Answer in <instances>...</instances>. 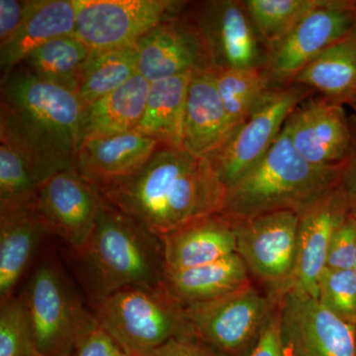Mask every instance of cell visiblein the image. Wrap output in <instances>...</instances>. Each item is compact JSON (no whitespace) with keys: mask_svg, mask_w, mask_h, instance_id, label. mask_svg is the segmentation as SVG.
Wrapping results in <instances>:
<instances>
[{"mask_svg":"<svg viewBox=\"0 0 356 356\" xmlns=\"http://www.w3.org/2000/svg\"><path fill=\"white\" fill-rule=\"evenodd\" d=\"M318 299L339 318L356 325L355 270L325 267L318 280Z\"/></svg>","mask_w":356,"mask_h":356,"instance_id":"cell-33","label":"cell"},{"mask_svg":"<svg viewBox=\"0 0 356 356\" xmlns=\"http://www.w3.org/2000/svg\"><path fill=\"white\" fill-rule=\"evenodd\" d=\"M248 356H289L281 337L278 307L270 324Z\"/></svg>","mask_w":356,"mask_h":356,"instance_id":"cell-39","label":"cell"},{"mask_svg":"<svg viewBox=\"0 0 356 356\" xmlns=\"http://www.w3.org/2000/svg\"><path fill=\"white\" fill-rule=\"evenodd\" d=\"M149 84L138 72L120 88L86 105L81 142L135 130L146 108Z\"/></svg>","mask_w":356,"mask_h":356,"instance_id":"cell-24","label":"cell"},{"mask_svg":"<svg viewBox=\"0 0 356 356\" xmlns=\"http://www.w3.org/2000/svg\"><path fill=\"white\" fill-rule=\"evenodd\" d=\"M83 113L74 91L43 81L23 65L1 79L0 143L22 156L41 184L74 168Z\"/></svg>","mask_w":356,"mask_h":356,"instance_id":"cell-2","label":"cell"},{"mask_svg":"<svg viewBox=\"0 0 356 356\" xmlns=\"http://www.w3.org/2000/svg\"><path fill=\"white\" fill-rule=\"evenodd\" d=\"M339 165H312L283 129L273 147L225 191L221 214L231 222L278 212L299 214L337 184Z\"/></svg>","mask_w":356,"mask_h":356,"instance_id":"cell-4","label":"cell"},{"mask_svg":"<svg viewBox=\"0 0 356 356\" xmlns=\"http://www.w3.org/2000/svg\"><path fill=\"white\" fill-rule=\"evenodd\" d=\"M137 49L138 72L149 83L213 69L207 42L191 10L159 23Z\"/></svg>","mask_w":356,"mask_h":356,"instance_id":"cell-14","label":"cell"},{"mask_svg":"<svg viewBox=\"0 0 356 356\" xmlns=\"http://www.w3.org/2000/svg\"><path fill=\"white\" fill-rule=\"evenodd\" d=\"M350 216L339 180L299 213L294 269L277 297L286 292H296L318 299V280L327 264L332 235Z\"/></svg>","mask_w":356,"mask_h":356,"instance_id":"cell-16","label":"cell"},{"mask_svg":"<svg viewBox=\"0 0 356 356\" xmlns=\"http://www.w3.org/2000/svg\"><path fill=\"white\" fill-rule=\"evenodd\" d=\"M40 185L22 156L0 143V208L34 204Z\"/></svg>","mask_w":356,"mask_h":356,"instance_id":"cell-31","label":"cell"},{"mask_svg":"<svg viewBox=\"0 0 356 356\" xmlns=\"http://www.w3.org/2000/svg\"><path fill=\"white\" fill-rule=\"evenodd\" d=\"M250 274L242 257L235 252L204 266L165 269L161 288L185 308L219 298L250 284Z\"/></svg>","mask_w":356,"mask_h":356,"instance_id":"cell-23","label":"cell"},{"mask_svg":"<svg viewBox=\"0 0 356 356\" xmlns=\"http://www.w3.org/2000/svg\"><path fill=\"white\" fill-rule=\"evenodd\" d=\"M72 356H128L102 327L90 332L79 344Z\"/></svg>","mask_w":356,"mask_h":356,"instance_id":"cell-37","label":"cell"},{"mask_svg":"<svg viewBox=\"0 0 356 356\" xmlns=\"http://www.w3.org/2000/svg\"><path fill=\"white\" fill-rule=\"evenodd\" d=\"M202 30L214 69H264L268 50L243 1L210 0L191 10Z\"/></svg>","mask_w":356,"mask_h":356,"instance_id":"cell-15","label":"cell"},{"mask_svg":"<svg viewBox=\"0 0 356 356\" xmlns=\"http://www.w3.org/2000/svg\"><path fill=\"white\" fill-rule=\"evenodd\" d=\"M353 124V142L350 152L339 165V184L343 189L350 216L356 218V117Z\"/></svg>","mask_w":356,"mask_h":356,"instance_id":"cell-36","label":"cell"},{"mask_svg":"<svg viewBox=\"0 0 356 356\" xmlns=\"http://www.w3.org/2000/svg\"><path fill=\"white\" fill-rule=\"evenodd\" d=\"M192 74L151 83L146 108L135 131L158 140L161 146L182 147L185 106Z\"/></svg>","mask_w":356,"mask_h":356,"instance_id":"cell-25","label":"cell"},{"mask_svg":"<svg viewBox=\"0 0 356 356\" xmlns=\"http://www.w3.org/2000/svg\"><path fill=\"white\" fill-rule=\"evenodd\" d=\"M218 92L212 69L192 74L185 106L182 147L207 158L234 131Z\"/></svg>","mask_w":356,"mask_h":356,"instance_id":"cell-20","label":"cell"},{"mask_svg":"<svg viewBox=\"0 0 356 356\" xmlns=\"http://www.w3.org/2000/svg\"><path fill=\"white\" fill-rule=\"evenodd\" d=\"M74 257L90 301L123 288L158 289L165 271L161 238L103 196L92 235Z\"/></svg>","mask_w":356,"mask_h":356,"instance_id":"cell-3","label":"cell"},{"mask_svg":"<svg viewBox=\"0 0 356 356\" xmlns=\"http://www.w3.org/2000/svg\"><path fill=\"white\" fill-rule=\"evenodd\" d=\"M152 356H224L196 337H173Z\"/></svg>","mask_w":356,"mask_h":356,"instance_id":"cell-38","label":"cell"},{"mask_svg":"<svg viewBox=\"0 0 356 356\" xmlns=\"http://www.w3.org/2000/svg\"><path fill=\"white\" fill-rule=\"evenodd\" d=\"M313 91L292 84L274 88L247 120L207 156L225 188L254 166L280 137L288 117Z\"/></svg>","mask_w":356,"mask_h":356,"instance_id":"cell-8","label":"cell"},{"mask_svg":"<svg viewBox=\"0 0 356 356\" xmlns=\"http://www.w3.org/2000/svg\"><path fill=\"white\" fill-rule=\"evenodd\" d=\"M165 269L204 266L236 252L233 222L221 213L198 218L161 236Z\"/></svg>","mask_w":356,"mask_h":356,"instance_id":"cell-19","label":"cell"},{"mask_svg":"<svg viewBox=\"0 0 356 356\" xmlns=\"http://www.w3.org/2000/svg\"><path fill=\"white\" fill-rule=\"evenodd\" d=\"M355 252L356 218L350 216L332 235L325 267L332 269H353Z\"/></svg>","mask_w":356,"mask_h":356,"instance_id":"cell-34","label":"cell"},{"mask_svg":"<svg viewBox=\"0 0 356 356\" xmlns=\"http://www.w3.org/2000/svg\"><path fill=\"white\" fill-rule=\"evenodd\" d=\"M280 334L289 356H356V325L318 299L296 292L276 298Z\"/></svg>","mask_w":356,"mask_h":356,"instance_id":"cell-12","label":"cell"},{"mask_svg":"<svg viewBox=\"0 0 356 356\" xmlns=\"http://www.w3.org/2000/svg\"><path fill=\"white\" fill-rule=\"evenodd\" d=\"M37 350L42 356H72L79 344L99 327L60 266L40 264L22 294Z\"/></svg>","mask_w":356,"mask_h":356,"instance_id":"cell-6","label":"cell"},{"mask_svg":"<svg viewBox=\"0 0 356 356\" xmlns=\"http://www.w3.org/2000/svg\"><path fill=\"white\" fill-rule=\"evenodd\" d=\"M351 32L355 33V34H356V10H355V23H353V30H351Z\"/></svg>","mask_w":356,"mask_h":356,"instance_id":"cell-41","label":"cell"},{"mask_svg":"<svg viewBox=\"0 0 356 356\" xmlns=\"http://www.w3.org/2000/svg\"><path fill=\"white\" fill-rule=\"evenodd\" d=\"M137 74V44L92 51L81 72L76 95L86 106L120 88Z\"/></svg>","mask_w":356,"mask_h":356,"instance_id":"cell-28","label":"cell"},{"mask_svg":"<svg viewBox=\"0 0 356 356\" xmlns=\"http://www.w3.org/2000/svg\"><path fill=\"white\" fill-rule=\"evenodd\" d=\"M356 1L321 0L268 51L264 67L273 88L292 86L307 65L350 34Z\"/></svg>","mask_w":356,"mask_h":356,"instance_id":"cell-9","label":"cell"},{"mask_svg":"<svg viewBox=\"0 0 356 356\" xmlns=\"http://www.w3.org/2000/svg\"><path fill=\"white\" fill-rule=\"evenodd\" d=\"M91 53L92 50L76 35H67L40 47L20 65L43 81L76 93L81 72Z\"/></svg>","mask_w":356,"mask_h":356,"instance_id":"cell-27","label":"cell"},{"mask_svg":"<svg viewBox=\"0 0 356 356\" xmlns=\"http://www.w3.org/2000/svg\"><path fill=\"white\" fill-rule=\"evenodd\" d=\"M293 84L346 104L356 89V34L332 44L296 76Z\"/></svg>","mask_w":356,"mask_h":356,"instance_id":"cell-26","label":"cell"},{"mask_svg":"<svg viewBox=\"0 0 356 356\" xmlns=\"http://www.w3.org/2000/svg\"><path fill=\"white\" fill-rule=\"evenodd\" d=\"M346 104L350 105L351 107H353V110L355 111V117H356V89L355 92H353V95H351V97L350 98V100H348V103Z\"/></svg>","mask_w":356,"mask_h":356,"instance_id":"cell-40","label":"cell"},{"mask_svg":"<svg viewBox=\"0 0 356 356\" xmlns=\"http://www.w3.org/2000/svg\"><path fill=\"white\" fill-rule=\"evenodd\" d=\"M321 0H243L262 42L270 50Z\"/></svg>","mask_w":356,"mask_h":356,"instance_id":"cell-30","label":"cell"},{"mask_svg":"<svg viewBox=\"0 0 356 356\" xmlns=\"http://www.w3.org/2000/svg\"><path fill=\"white\" fill-rule=\"evenodd\" d=\"M96 187L111 205L159 238L221 213L226 191L207 159L161 145L133 175Z\"/></svg>","mask_w":356,"mask_h":356,"instance_id":"cell-1","label":"cell"},{"mask_svg":"<svg viewBox=\"0 0 356 356\" xmlns=\"http://www.w3.org/2000/svg\"><path fill=\"white\" fill-rule=\"evenodd\" d=\"M0 356H42L20 296L13 295L0 303Z\"/></svg>","mask_w":356,"mask_h":356,"instance_id":"cell-32","label":"cell"},{"mask_svg":"<svg viewBox=\"0 0 356 356\" xmlns=\"http://www.w3.org/2000/svg\"><path fill=\"white\" fill-rule=\"evenodd\" d=\"M194 336L224 356L250 355L277 312V301L252 283L184 308Z\"/></svg>","mask_w":356,"mask_h":356,"instance_id":"cell-7","label":"cell"},{"mask_svg":"<svg viewBox=\"0 0 356 356\" xmlns=\"http://www.w3.org/2000/svg\"><path fill=\"white\" fill-rule=\"evenodd\" d=\"M46 235L35 203L0 208V301L14 295Z\"/></svg>","mask_w":356,"mask_h":356,"instance_id":"cell-22","label":"cell"},{"mask_svg":"<svg viewBox=\"0 0 356 356\" xmlns=\"http://www.w3.org/2000/svg\"><path fill=\"white\" fill-rule=\"evenodd\" d=\"M215 84L234 128L247 120L271 90L264 69H212Z\"/></svg>","mask_w":356,"mask_h":356,"instance_id":"cell-29","label":"cell"},{"mask_svg":"<svg viewBox=\"0 0 356 356\" xmlns=\"http://www.w3.org/2000/svg\"><path fill=\"white\" fill-rule=\"evenodd\" d=\"M159 146L158 140L135 130L91 138L81 142L74 170L95 186L108 184L139 170Z\"/></svg>","mask_w":356,"mask_h":356,"instance_id":"cell-18","label":"cell"},{"mask_svg":"<svg viewBox=\"0 0 356 356\" xmlns=\"http://www.w3.org/2000/svg\"><path fill=\"white\" fill-rule=\"evenodd\" d=\"M102 201L97 187L72 168L40 185L35 209L48 235L57 236L76 254L92 235Z\"/></svg>","mask_w":356,"mask_h":356,"instance_id":"cell-13","label":"cell"},{"mask_svg":"<svg viewBox=\"0 0 356 356\" xmlns=\"http://www.w3.org/2000/svg\"><path fill=\"white\" fill-rule=\"evenodd\" d=\"M77 0H31L24 22L13 39L0 49L1 79L51 40L72 35L76 29Z\"/></svg>","mask_w":356,"mask_h":356,"instance_id":"cell-21","label":"cell"},{"mask_svg":"<svg viewBox=\"0 0 356 356\" xmlns=\"http://www.w3.org/2000/svg\"><path fill=\"white\" fill-rule=\"evenodd\" d=\"M353 270H355V273L356 274V252H355V266H353Z\"/></svg>","mask_w":356,"mask_h":356,"instance_id":"cell-42","label":"cell"},{"mask_svg":"<svg viewBox=\"0 0 356 356\" xmlns=\"http://www.w3.org/2000/svg\"><path fill=\"white\" fill-rule=\"evenodd\" d=\"M31 0H0V49L6 46L24 22Z\"/></svg>","mask_w":356,"mask_h":356,"instance_id":"cell-35","label":"cell"},{"mask_svg":"<svg viewBox=\"0 0 356 356\" xmlns=\"http://www.w3.org/2000/svg\"><path fill=\"white\" fill-rule=\"evenodd\" d=\"M98 324L128 356H152L173 337H195L184 308L161 288L127 287L90 301Z\"/></svg>","mask_w":356,"mask_h":356,"instance_id":"cell-5","label":"cell"},{"mask_svg":"<svg viewBox=\"0 0 356 356\" xmlns=\"http://www.w3.org/2000/svg\"><path fill=\"white\" fill-rule=\"evenodd\" d=\"M299 217L278 211L233 222L236 254L248 271L262 281L273 298L283 291L296 261Z\"/></svg>","mask_w":356,"mask_h":356,"instance_id":"cell-11","label":"cell"},{"mask_svg":"<svg viewBox=\"0 0 356 356\" xmlns=\"http://www.w3.org/2000/svg\"><path fill=\"white\" fill-rule=\"evenodd\" d=\"M74 34L92 51L132 46L159 23L184 10L173 0H77Z\"/></svg>","mask_w":356,"mask_h":356,"instance_id":"cell-10","label":"cell"},{"mask_svg":"<svg viewBox=\"0 0 356 356\" xmlns=\"http://www.w3.org/2000/svg\"><path fill=\"white\" fill-rule=\"evenodd\" d=\"M343 103L320 95L307 98L288 117L285 132L312 165L331 168L343 163L353 142V124Z\"/></svg>","mask_w":356,"mask_h":356,"instance_id":"cell-17","label":"cell"}]
</instances>
